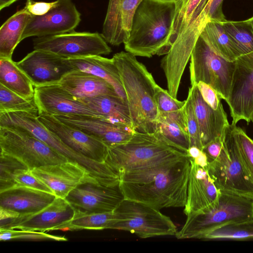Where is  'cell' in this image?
Listing matches in <instances>:
<instances>
[{
  "label": "cell",
  "mask_w": 253,
  "mask_h": 253,
  "mask_svg": "<svg viewBox=\"0 0 253 253\" xmlns=\"http://www.w3.org/2000/svg\"><path fill=\"white\" fill-rule=\"evenodd\" d=\"M190 157L141 169L119 172V188L124 199L160 210L185 206Z\"/></svg>",
  "instance_id": "obj_1"
},
{
  "label": "cell",
  "mask_w": 253,
  "mask_h": 253,
  "mask_svg": "<svg viewBox=\"0 0 253 253\" xmlns=\"http://www.w3.org/2000/svg\"><path fill=\"white\" fill-rule=\"evenodd\" d=\"M176 6L177 0H142L124 44L126 51L148 58L167 54L171 47Z\"/></svg>",
  "instance_id": "obj_2"
},
{
  "label": "cell",
  "mask_w": 253,
  "mask_h": 253,
  "mask_svg": "<svg viewBox=\"0 0 253 253\" xmlns=\"http://www.w3.org/2000/svg\"><path fill=\"white\" fill-rule=\"evenodd\" d=\"M112 59L125 92L133 126L138 132H155L159 116L156 98L158 84L131 53L121 51Z\"/></svg>",
  "instance_id": "obj_3"
},
{
  "label": "cell",
  "mask_w": 253,
  "mask_h": 253,
  "mask_svg": "<svg viewBox=\"0 0 253 253\" xmlns=\"http://www.w3.org/2000/svg\"><path fill=\"white\" fill-rule=\"evenodd\" d=\"M189 157L157 131H136L126 142L109 146L105 162L119 173Z\"/></svg>",
  "instance_id": "obj_4"
},
{
  "label": "cell",
  "mask_w": 253,
  "mask_h": 253,
  "mask_svg": "<svg viewBox=\"0 0 253 253\" xmlns=\"http://www.w3.org/2000/svg\"><path fill=\"white\" fill-rule=\"evenodd\" d=\"M186 216L185 223L175 236L178 239H200L206 233L222 225L253 220V196L220 191L212 205Z\"/></svg>",
  "instance_id": "obj_5"
},
{
  "label": "cell",
  "mask_w": 253,
  "mask_h": 253,
  "mask_svg": "<svg viewBox=\"0 0 253 253\" xmlns=\"http://www.w3.org/2000/svg\"><path fill=\"white\" fill-rule=\"evenodd\" d=\"M0 153L32 169L69 160L28 131L15 126H0Z\"/></svg>",
  "instance_id": "obj_6"
},
{
  "label": "cell",
  "mask_w": 253,
  "mask_h": 253,
  "mask_svg": "<svg viewBox=\"0 0 253 253\" xmlns=\"http://www.w3.org/2000/svg\"><path fill=\"white\" fill-rule=\"evenodd\" d=\"M116 221L112 229L129 232L140 238L175 236L176 225L160 210L124 199L115 210Z\"/></svg>",
  "instance_id": "obj_7"
},
{
  "label": "cell",
  "mask_w": 253,
  "mask_h": 253,
  "mask_svg": "<svg viewBox=\"0 0 253 253\" xmlns=\"http://www.w3.org/2000/svg\"><path fill=\"white\" fill-rule=\"evenodd\" d=\"M206 168L218 190L253 196V182L239 158L231 124L225 129L218 157Z\"/></svg>",
  "instance_id": "obj_8"
},
{
  "label": "cell",
  "mask_w": 253,
  "mask_h": 253,
  "mask_svg": "<svg viewBox=\"0 0 253 253\" xmlns=\"http://www.w3.org/2000/svg\"><path fill=\"white\" fill-rule=\"evenodd\" d=\"M191 85L203 82L211 86L221 99L228 100L235 62L216 54L200 35L190 59Z\"/></svg>",
  "instance_id": "obj_9"
},
{
  "label": "cell",
  "mask_w": 253,
  "mask_h": 253,
  "mask_svg": "<svg viewBox=\"0 0 253 253\" xmlns=\"http://www.w3.org/2000/svg\"><path fill=\"white\" fill-rule=\"evenodd\" d=\"M38 115L26 112H8L0 115V126H15L33 134L54 150L86 168L95 178L101 177L107 169L106 164L90 159L74 151L38 119Z\"/></svg>",
  "instance_id": "obj_10"
},
{
  "label": "cell",
  "mask_w": 253,
  "mask_h": 253,
  "mask_svg": "<svg viewBox=\"0 0 253 253\" xmlns=\"http://www.w3.org/2000/svg\"><path fill=\"white\" fill-rule=\"evenodd\" d=\"M34 49L47 51L70 58L108 55L112 50L101 34L73 31L65 34L36 37Z\"/></svg>",
  "instance_id": "obj_11"
},
{
  "label": "cell",
  "mask_w": 253,
  "mask_h": 253,
  "mask_svg": "<svg viewBox=\"0 0 253 253\" xmlns=\"http://www.w3.org/2000/svg\"><path fill=\"white\" fill-rule=\"evenodd\" d=\"M230 91L226 102L232 124L241 120L247 124L253 113V51L239 57L235 61Z\"/></svg>",
  "instance_id": "obj_12"
},
{
  "label": "cell",
  "mask_w": 253,
  "mask_h": 253,
  "mask_svg": "<svg viewBox=\"0 0 253 253\" xmlns=\"http://www.w3.org/2000/svg\"><path fill=\"white\" fill-rule=\"evenodd\" d=\"M81 20V13L72 0H57V4L47 13L32 16L21 41L30 37L53 36L74 31Z\"/></svg>",
  "instance_id": "obj_13"
},
{
  "label": "cell",
  "mask_w": 253,
  "mask_h": 253,
  "mask_svg": "<svg viewBox=\"0 0 253 253\" xmlns=\"http://www.w3.org/2000/svg\"><path fill=\"white\" fill-rule=\"evenodd\" d=\"M34 91L39 115L89 116L102 119L96 112L59 83L34 86Z\"/></svg>",
  "instance_id": "obj_14"
},
{
  "label": "cell",
  "mask_w": 253,
  "mask_h": 253,
  "mask_svg": "<svg viewBox=\"0 0 253 253\" xmlns=\"http://www.w3.org/2000/svg\"><path fill=\"white\" fill-rule=\"evenodd\" d=\"M31 171L56 197L64 199L81 184L91 181L99 183L86 168L73 160L35 168Z\"/></svg>",
  "instance_id": "obj_15"
},
{
  "label": "cell",
  "mask_w": 253,
  "mask_h": 253,
  "mask_svg": "<svg viewBox=\"0 0 253 253\" xmlns=\"http://www.w3.org/2000/svg\"><path fill=\"white\" fill-rule=\"evenodd\" d=\"M16 63L34 86L59 83L65 75L75 70L67 58L39 49H34Z\"/></svg>",
  "instance_id": "obj_16"
},
{
  "label": "cell",
  "mask_w": 253,
  "mask_h": 253,
  "mask_svg": "<svg viewBox=\"0 0 253 253\" xmlns=\"http://www.w3.org/2000/svg\"><path fill=\"white\" fill-rule=\"evenodd\" d=\"M65 199L75 210L91 213L114 211L124 197L119 185L107 186L91 181L79 185Z\"/></svg>",
  "instance_id": "obj_17"
},
{
  "label": "cell",
  "mask_w": 253,
  "mask_h": 253,
  "mask_svg": "<svg viewBox=\"0 0 253 253\" xmlns=\"http://www.w3.org/2000/svg\"><path fill=\"white\" fill-rule=\"evenodd\" d=\"M37 118L74 151L90 159L105 162L109 146L100 139L64 123L53 116L42 114Z\"/></svg>",
  "instance_id": "obj_18"
},
{
  "label": "cell",
  "mask_w": 253,
  "mask_h": 253,
  "mask_svg": "<svg viewBox=\"0 0 253 253\" xmlns=\"http://www.w3.org/2000/svg\"><path fill=\"white\" fill-rule=\"evenodd\" d=\"M74 213V208L65 199L56 197L51 203L41 211L20 214L0 227V229L42 232L59 230L61 226L73 218Z\"/></svg>",
  "instance_id": "obj_19"
},
{
  "label": "cell",
  "mask_w": 253,
  "mask_h": 253,
  "mask_svg": "<svg viewBox=\"0 0 253 253\" xmlns=\"http://www.w3.org/2000/svg\"><path fill=\"white\" fill-rule=\"evenodd\" d=\"M62 122L96 137L108 146L128 141L136 131L132 125L89 116H54Z\"/></svg>",
  "instance_id": "obj_20"
},
{
  "label": "cell",
  "mask_w": 253,
  "mask_h": 253,
  "mask_svg": "<svg viewBox=\"0 0 253 253\" xmlns=\"http://www.w3.org/2000/svg\"><path fill=\"white\" fill-rule=\"evenodd\" d=\"M142 0H109L101 34L105 41L118 46L129 37L135 11Z\"/></svg>",
  "instance_id": "obj_21"
},
{
  "label": "cell",
  "mask_w": 253,
  "mask_h": 253,
  "mask_svg": "<svg viewBox=\"0 0 253 253\" xmlns=\"http://www.w3.org/2000/svg\"><path fill=\"white\" fill-rule=\"evenodd\" d=\"M189 91L203 148L215 140H223L225 129L230 124L222 104L216 110L211 107L203 99L196 84L191 85Z\"/></svg>",
  "instance_id": "obj_22"
},
{
  "label": "cell",
  "mask_w": 253,
  "mask_h": 253,
  "mask_svg": "<svg viewBox=\"0 0 253 253\" xmlns=\"http://www.w3.org/2000/svg\"><path fill=\"white\" fill-rule=\"evenodd\" d=\"M190 170L184 212L187 216L204 210L214 203L220 191L215 186L207 168L196 164L190 158Z\"/></svg>",
  "instance_id": "obj_23"
},
{
  "label": "cell",
  "mask_w": 253,
  "mask_h": 253,
  "mask_svg": "<svg viewBox=\"0 0 253 253\" xmlns=\"http://www.w3.org/2000/svg\"><path fill=\"white\" fill-rule=\"evenodd\" d=\"M223 0H209L196 18L177 36L171 50L181 56L190 57L197 39L208 22L227 21L222 9Z\"/></svg>",
  "instance_id": "obj_24"
},
{
  "label": "cell",
  "mask_w": 253,
  "mask_h": 253,
  "mask_svg": "<svg viewBox=\"0 0 253 253\" xmlns=\"http://www.w3.org/2000/svg\"><path fill=\"white\" fill-rule=\"evenodd\" d=\"M56 196L43 191L13 186L0 191V207L16 211L20 214H30L43 209Z\"/></svg>",
  "instance_id": "obj_25"
},
{
  "label": "cell",
  "mask_w": 253,
  "mask_h": 253,
  "mask_svg": "<svg viewBox=\"0 0 253 253\" xmlns=\"http://www.w3.org/2000/svg\"><path fill=\"white\" fill-rule=\"evenodd\" d=\"M59 84L79 98L101 95H118L107 81L91 73L81 70H75L67 73Z\"/></svg>",
  "instance_id": "obj_26"
},
{
  "label": "cell",
  "mask_w": 253,
  "mask_h": 253,
  "mask_svg": "<svg viewBox=\"0 0 253 253\" xmlns=\"http://www.w3.org/2000/svg\"><path fill=\"white\" fill-rule=\"evenodd\" d=\"M68 59L75 70L91 73L107 81L117 94L126 101L119 71L112 58L93 55Z\"/></svg>",
  "instance_id": "obj_27"
},
{
  "label": "cell",
  "mask_w": 253,
  "mask_h": 253,
  "mask_svg": "<svg viewBox=\"0 0 253 253\" xmlns=\"http://www.w3.org/2000/svg\"><path fill=\"white\" fill-rule=\"evenodd\" d=\"M155 131L170 144L187 153L190 142L182 109L169 113H159Z\"/></svg>",
  "instance_id": "obj_28"
},
{
  "label": "cell",
  "mask_w": 253,
  "mask_h": 253,
  "mask_svg": "<svg viewBox=\"0 0 253 253\" xmlns=\"http://www.w3.org/2000/svg\"><path fill=\"white\" fill-rule=\"evenodd\" d=\"M80 99L102 119L133 126L127 102L119 95H101Z\"/></svg>",
  "instance_id": "obj_29"
},
{
  "label": "cell",
  "mask_w": 253,
  "mask_h": 253,
  "mask_svg": "<svg viewBox=\"0 0 253 253\" xmlns=\"http://www.w3.org/2000/svg\"><path fill=\"white\" fill-rule=\"evenodd\" d=\"M32 15L24 7L9 17L0 28V58L12 59L13 52Z\"/></svg>",
  "instance_id": "obj_30"
},
{
  "label": "cell",
  "mask_w": 253,
  "mask_h": 253,
  "mask_svg": "<svg viewBox=\"0 0 253 253\" xmlns=\"http://www.w3.org/2000/svg\"><path fill=\"white\" fill-rule=\"evenodd\" d=\"M200 36L216 54L228 61L233 62L242 55L225 32L221 22H208Z\"/></svg>",
  "instance_id": "obj_31"
},
{
  "label": "cell",
  "mask_w": 253,
  "mask_h": 253,
  "mask_svg": "<svg viewBox=\"0 0 253 253\" xmlns=\"http://www.w3.org/2000/svg\"><path fill=\"white\" fill-rule=\"evenodd\" d=\"M0 84L26 99L34 97L32 82L12 59L0 58Z\"/></svg>",
  "instance_id": "obj_32"
},
{
  "label": "cell",
  "mask_w": 253,
  "mask_h": 253,
  "mask_svg": "<svg viewBox=\"0 0 253 253\" xmlns=\"http://www.w3.org/2000/svg\"><path fill=\"white\" fill-rule=\"evenodd\" d=\"M116 219L115 210L105 212L87 213L75 210L73 218L61 226L59 230L112 229Z\"/></svg>",
  "instance_id": "obj_33"
},
{
  "label": "cell",
  "mask_w": 253,
  "mask_h": 253,
  "mask_svg": "<svg viewBox=\"0 0 253 253\" xmlns=\"http://www.w3.org/2000/svg\"><path fill=\"white\" fill-rule=\"evenodd\" d=\"M225 32L242 55L253 51V29L249 19L221 22Z\"/></svg>",
  "instance_id": "obj_34"
},
{
  "label": "cell",
  "mask_w": 253,
  "mask_h": 253,
  "mask_svg": "<svg viewBox=\"0 0 253 253\" xmlns=\"http://www.w3.org/2000/svg\"><path fill=\"white\" fill-rule=\"evenodd\" d=\"M200 239L253 240V220L222 225L206 233Z\"/></svg>",
  "instance_id": "obj_35"
},
{
  "label": "cell",
  "mask_w": 253,
  "mask_h": 253,
  "mask_svg": "<svg viewBox=\"0 0 253 253\" xmlns=\"http://www.w3.org/2000/svg\"><path fill=\"white\" fill-rule=\"evenodd\" d=\"M13 112H26L39 115L34 97L26 99L0 84V115Z\"/></svg>",
  "instance_id": "obj_36"
},
{
  "label": "cell",
  "mask_w": 253,
  "mask_h": 253,
  "mask_svg": "<svg viewBox=\"0 0 253 253\" xmlns=\"http://www.w3.org/2000/svg\"><path fill=\"white\" fill-rule=\"evenodd\" d=\"M203 0H177L171 46L177 36L195 19Z\"/></svg>",
  "instance_id": "obj_37"
},
{
  "label": "cell",
  "mask_w": 253,
  "mask_h": 253,
  "mask_svg": "<svg viewBox=\"0 0 253 253\" xmlns=\"http://www.w3.org/2000/svg\"><path fill=\"white\" fill-rule=\"evenodd\" d=\"M240 160L253 182V140L236 125L232 124Z\"/></svg>",
  "instance_id": "obj_38"
},
{
  "label": "cell",
  "mask_w": 253,
  "mask_h": 253,
  "mask_svg": "<svg viewBox=\"0 0 253 253\" xmlns=\"http://www.w3.org/2000/svg\"><path fill=\"white\" fill-rule=\"evenodd\" d=\"M0 240L67 241L68 239L65 237L55 236L45 232L11 229H0Z\"/></svg>",
  "instance_id": "obj_39"
},
{
  "label": "cell",
  "mask_w": 253,
  "mask_h": 253,
  "mask_svg": "<svg viewBox=\"0 0 253 253\" xmlns=\"http://www.w3.org/2000/svg\"><path fill=\"white\" fill-rule=\"evenodd\" d=\"M182 110L185 121L187 132L189 135L190 146H196L203 150L199 127L195 114L190 92L188 91V96L185 100Z\"/></svg>",
  "instance_id": "obj_40"
},
{
  "label": "cell",
  "mask_w": 253,
  "mask_h": 253,
  "mask_svg": "<svg viewBox=\"0 0 253 253\" xmlns=\"http://www.w3.org/2000/svg\"><path fill=\"white\" fill-rule=\"evenodd\" d=\"M0 191H2L14 185L12 175L16 169L27 167L16 159L2 154H0Z\"/></svg>",
  "instance_id": "obj_41"
},
{
  "label": "cell",
  "mask_w": 253,
  "mask_h": 253,
  "mask_svg": "<svg viewBox=\"0 0 253 253\" xmlns=\"http://www.w3.org/2000/svg\"><path fill=\"white\" fill-rule=\"evenodd\" d=\"M12 178L13 186L27 187L53 194L45 184L32 174L31 169L26 167L16 169Z\"/></svg>",
  "instance_id": "obj_42"
},
{
  "label": "cell",
  "mask_w": 253,
  "mask_h": 253,
  "mask_svg": "<svg viewBox=\"0 0 253 253\" xmlns=\"http://www.w3.org/2000/svg\"><path fill=\"white\" fill-rule=\"evenodd\" d=\"M156 102L159 113H169L182 109L185 101H180L173 98L168 91L159 85L156 91Z\"/></svg>",
  "instance_id": "obj_43"
},
{
  "label": "cell",
  "mask_w": 253,
  "mask_h": 253,
  "mask_svg": "<svg viewBox=\"0 0 253 253\" xmlns=\"http://www.w3.org/2000/svg\"><path fill=\"white\" fill-rule=\"evenodd\" d=\"M205 101L214 109H217L222 104L215 90L209 84L199 82L196 84Z\"/></svg>",
  "instance_id": "obj_44"
},
{
  "label": "cell",
  "mask_w": 253,
  "mask_h": 253,
  "mask_svg": "<svg viewBox=\"0 0 253 253\" xmlns=\"http://www.w3.org/2000/svg\"><path fill=\"white\" fill-rule=\"evenodd\" d=\"M57 3V0L49 2L27 0L24 8L32 15L41 16L47 13Z\"/></svg>",
  "instance_id": "obj_45"
},
{
  "label": "cell",
  "mask_w": 253,
  "mask_h": 253,
  "mask_svg": "<svg viewBox=\"0 0 253 253\" xmlns=\"http://www.w3.org/2000/svg\"><path fill=\"white\" fill-rule=\"evenodd\" d=\"M223 140L216 139L204 147L202 151L206 154L208 163L213 161L218 157L223 146Z\"/></svg>",
  "instance_id": "obj_46"
},
{
  "label": "cell",
  "mask_w": 253,
  "mask_h": 253,
  "mask_svg": "<svg viewBox=\"0 0 253 253\" xmlns=\"http://www.w3.org/2000/svg\"><path fill=\"white\" fill-rule=\"evenodd\" d=\"M20 215L16 211L0 207V227Z\"/></svg>",
  "instance_id": "obj_47"
},
{
  "label": "cell",
  "mask_w": 253,
  "mask_h": 253,
  "mask_svg": "<svg viewBox=\"0 0 253 253\" xmlns=\"http://www.w3.org/2000/svg\"><path fill=\"white\" fill-rule=\"evenodd\" d=\"M193 161L196 164L203 168L206 167L208 164L207 156L205 153L202 150L199 156L197 158L193 159Z\"/></svg>",
  "instance_id": "obj_48"
},
{
  "label": "cell",
  "mask_w": 253,
  "mask_h": 253,
  "mask_svg": "<svg viewBox=\"0 0 253 253\" xmlns=\"http://www.w3.org/2000/svg\"><path fill=\"white\" fill-rule=\"evenodd\" d=\"M201 151L199 148L192 146L189 147L187 153L190 158L194 159L199 156Z\"/></svg>",
  "instance_id": "obj_49"
},
{
  "label": "cell",
  "mask_w": 253,
  "mask_h": 253,
  "mask_svg": "<svg viewBox=\"0 0 253 253\" xmlns=\"http://www.w3.org/2000/svg\"><path fill=\"white\" fill-rule=\"evenodd\" d=\"M17 0H0V10H2L11 4L17 1Z\"/></svg>",
  "instance_id": "obj_50"
},
{
  "label": "cell",
  "mask_w": 253,
  "mask_h": 253,
  "mask_svg": "<svg viewBox=\"0 0 253 253\" xmlns=\"http://www.w3.org/2000/svg\"><path fill=\"white\" fill-rule=\"evenodd\" d=\"M253 29V16L250 18L248 19Z\"/></svg>",
  "instance_id": "obj_51"
},
{
  "label": "cell",
  "mask_w": 253,
  "mask_h": 253,
  "mask_svg": "<svg viewBox=\"0 0 253 253\" xmlns=\"http://www.w3.org/2000/svg\"><path fill=\"white\" fill-rule=\"evenodd\" d=\"M251 122H252L253 123V114H252V116H251Z\"/></svg>",
  "instance_id": "obj_52"
}]
</instances>
